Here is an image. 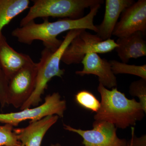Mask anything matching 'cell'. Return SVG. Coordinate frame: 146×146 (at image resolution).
Wrapping results in <instances>:
<instances>
[{
	"label": "cell",
	"instance_id": "1",
	"mask_svg": "<svg viewBox=\"0 0 146 146\" xmlns=\"http://www.w3.org/2000/svg\"><path fill=\"white\" fill-rule=\"evenodd\" d=\"M101 5L99 4L92 7L86 16L78 19L63 18L50 22L48 18H45L44 22L39 24L31 21L23 27L13 30L11 35L20 43L27 45H31L35 40H39L42 41L45 48L55 51L63 42L57 39V36L64 32L84 29L97 33L98 29L94 25V19Z\"/></svg>",
	"mask_w": 146,
	"mask_h": 146
},
{
	"label": "cell",
	"instance_id": "2",
	"mask_svg": "<svg viewBox=\"0 0 146 146\" xmlns=\"http://www.w3.org/2000/svg\"><path fill=\"white\" fill-rule=\"evenodd\" d=\"M98 91L101 102L100 109L94 115L95 120L105 121L125 129L136 125L144 118L145 112L139 102L129 99L116 87L110 90L99 83Z\"/></svg>",
	"mask_w": 146,
	"mask_h": 146
},
{
	"label": "cell",
	"instance_id": "3",
	"mask_svg": "<svg viewBox=\"0 0 146 146\" xmlns=\"http://www.w3.org/2000/svg\"><path fill=\"white\" fill-rule=\"evenodd\" d=\"M84 29L68 31L62 44L55 51L45 48L41 53L40 61L37 63V75L35 89L31 96L21 108V110L36 106L42 101V96L48 87L49 82L54 77L62 78L65 70L60 68V62L63 53L73 39Z\"/></svg>",
	"mask_w": 146,
	"mask_h": 146
},
{
	"label": "cell",
	"instance_id": "4",
	"mask_svg": "<svg viewBox=\"0 0 146 146\" xmlns=\"http://www.w3.org/2000/svg\"><path fill=\"white\" fill-rule=\"evenodd\" d=\"M26 16L21 20L20 27L26 25L38 18H53L78 19L83 17L84 10L103 0H34Z\"/></svg>",
	"mask_w": 146,
	"mask_h": 146
},
{
	"label": "cell",
	"instance_id": "5",
	"mask_svg": "<svg viewBox=\"0 0 146 146\" xmlns=\"http://www.w3.org/2000/svg\"><path fill=\"white\" fill-rule=\"evenodd\" d=\"M118 45L114 39L102 41L96 35L84 29L73 39L63 53L61 61L66 65L81 63L87 54H105L115 50Z\"/></svg>",
	"mask_w": 146,
	"mask_h": 146
},
{
	"label": "cell",
	"instance_id": "6",
	"mask_svg": "<svg viewBox=\"0 0 146 146\" xmlns=\"http://www.w3.org/2000/svg\"><path fill=\"white\" fill-rule=\"evenodd\" d=\"M66 108L65 100L61 99L59 93L55 92L46 96L44 103L34 108H26L17 112L0 113V122L13 127L26 120H30V122H32L49 115H56L63 117Z\"/></svg>",
	"mask_w": 146,
	"mask_h": 146
},
{
	"label": "cell",
	"instance_id": "7",
	"mask_svg": "<svg viewBox=\"0 0 146 146\" xmlns=\"http://www.w3.org/2000/svg\"><path fill=\"white\" fill-rule=\"evenodd\" d=\"M37 63L25 66L9 80L8 104L21 108L33 93L36 86Z\"/></svg>",
	"mask_w": 146,
	"mask_h": 146
},
{
	"label": "cell",
	"instance_id": "8",
	"mask_svg": "<svg viewBox=\"0 0 146 146\" xmlns=\"http://www.w3.org/2000/svg\"><path fill=\"white\" fill-rule=\"evenodd\" d=\"M63 127L65 130L81 136L84 146H127L128 142L125 139L118 137L117 128L105 121L95 120L93 129L90 130L76 129L65 124Z\"/></svg>",
	"mask_w": 146,
	"mask_h": 146
},
{
	"label": "cell",
	"instance_id": "9",
	"mask_svg": "<svg viewBox=\"0 0 146 146\" xmlns=\"http://www.w3.org/2000/svg\"><path fill=\"white\" fill-rule=\"evenodd\" d=\"M138 31L146 33V0L134 2L123 11L112 35L120 38Z\"/></svg>",
	"mask_w": 146,
	"mask_h": 146
},
{
	"label": "cell",
	"instance_id": "10",
	"mask_svg": "<svg viewBox=\"0 0 146 146\" xmlns=\"http://www.w3.org/2000/svg\"><path fill=\"white\" fill-rule=\"evenodd\" d=\"M83 68L81 71L76 72V74L83 76L93 74L98 77L99 83L109 89L117 85L115 75L111 70L109 61L100 57L98 54H87L82 61Z\"/></svg>",
	"mask_w": 146,
	"mask_h": 146
},
{
	"label": "cell",
	"instance_id": "11",
	"mask_svg": "<svg viewBox=\"0 0 146 146\" xmlns=\"http://www.w3.org/2000/svg\"><path fill=\"white\" fill-rule=\"evenodd\" d=\"M58 118L57 115H49L31 122L26 127L13 129V132L24 146H41L45 134L57 122Z\"/></svg>",
	"mask_w": 146,
	"mask_h": 146
},
{
	"label": "cell",
	"instance_id": "12",
	"mask_svg": "<svg viewBox=\"0 0 146 146\" xmlns=\"http://www.w3.org/2000/svg\"><path fill=\"white\" fill-rule=\"evenodd\" d=\"M33 62L28 55L10 46L3 33L0 35V66L8 81L19 70Z\"/></svg>",
	"mask_w": 146,
	"mask_h": 146
},
{
	"label": "cell",
	"instance_id": "13",
	"mask_svg": "<svg viewBox=\"0 0 146 146\" xmlns=\"http://www.w3.org/2000/svg\"><path fill=\"white\" fill-rule=\"evenodd\" d=\"M133 0H106L104 17L101 23L96 25L97 35L102 41L110 39L121 14Z\"/></svg>",
	"mask_w": 146,
	"mask_h": 146
},
{
	"label": "cell",
	"instance_id": "14",
	"mask_svg": "<svg viewBox=\"0 0 146 146\" xmlns=\"http://www.w3.org/2000/svg\"><path fill=\"white\" fill-rule=\"evenodd\" d=\"M141 32H136L123 37L118 38L115 48L123 63H127L131 58H137L146 55V42Z\"/></svg>",
	"mask_w": 146,
	"mask_h": 146
},
{
	"label": "cell",
	"instance_id": "15",
	"mask_svg": "<svg viewBox=\"0 0 146 146\" xmlns=\"http://www.w3.org/2000/svg\"><path fill=\"white\" fill-rule=\"evenodd\" d=\"M29 0H0V35L3 29L29 8Z\"/></svg>",
	"mask_w": 146,
	"mask_h": 146
},
{
	"label": "cell",
	"instance_id": "16",
	"mask_svg": "<svg viewBox=\"0 0 146 146\" xmlns=\"http://www.w3.org/2000/svg\"><path fill=\"white\" fill-rule=\"evenodd\" d=\"M111 70L114 74H128L146 80V65H129L115 60H109Z\"/></svg>",
	"mask_w": 146,
	"mask_h": 146
},
{
	"label": "cell",
	"instance_id": "17",
	"mask_svg": "<svg viewBox=\"0 0 146 146\" xmlns=\"http://www.w3.org/2000/svg\"><path fill=\"white\" fill-rule=\"evenodd\" d=\"M75 100L81 107L96 113L100 107V102L96 97L91 92L86 90L79 91L76 94Z\"/></svg>",
	"mask_w": 146,
	"mask_h": 146
},
{
	"label": "cell",
	"instance_id": "18",
	"mask_svg": "<svg viewBox=\"0 0 146 146\" xmlns=\"http://www.w3.org/2000/svg\"><path fill=\"white\" fill-rule=\"evenodd\" d=\"M129 94L133 97H138L139 103L146 112V80L141 78L133 82L129 87Z\"/></svg>",
	"mask_w": 146,
	"mask_h": 146
},
{
	"label": "cell",
	"instance_id": "19",
	"mask_svg": "<svg viewBox=\"0 0 146 146\" xmlns=\"http://www.w3.org/2000/svg\"><path fill=\"white\" fill-rule=\"evenodd\" d=\"M13 127L8 124L0 125V146H17L21 144L13 132Z\"/></svg>",
	"mask_w": 146,
	"mask_h": 146
},
{
	"label": "cell",
	"instance_id": "20",
	"mask_svg": "<svg viewBox=\"0 0 146 146\" xmlns=\"http://www.w3.org/2000/svg\"><path fill=\"white\" fill-rule=\"evenodd\" d=\"M8 81L0 66V106L4 107L8 104Z\"/></svg>",
	"mask_w": 146,
	"mask_h": 146
},
{
	"label": "cell",
	"instance_id": "21",
	"mask_svg": "<svg viewBox=\"0 0 146 146\" xmlns=\"http://www.w3.org/2000/svg\"><path fill=\"white\" fill-rule=\"evenodd\" d=\"M49 146H61V145H60V144L58 143H56V144H51V145H50Z\"/></svg>",
	"mask_w": 146,
	"mask_h": 146
},
{
	"label": "cell",
	"instance_id": "22",
	"mask_svg": "<svg viewBox=\"0 0 146 146\" xmlns=\"http://www.w3.org/2000/svg\"><path fill=\"white\" fill-rule=\"evenodd\" d=\"M127 146H131V143H130V141H129V142H128Z\"/></svg>",
	"mask_w": 146,
	"mask_h": 146
},
{
	"label": "cell",
	"instance_id": "23",
	"mask_svg": "<svg viewBox=\"0 0 146 146\" xmlns=\"http://www.w3.org/2000/svg\"><path fill=\"white\" fill-rule=\"evenodd\" d=\"M17 146H24L23 145V144L21 143V144H20V145H19Z\"/></svg>",
	"mask_w": 146,
	"mask_h": 146
}]
</instances>
